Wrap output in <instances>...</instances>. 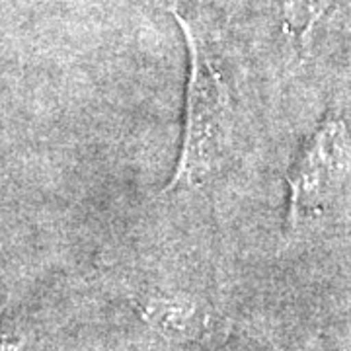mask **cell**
<instances>
[{
    "label": "cell",
    "mask_w": 351,
    "mask_h": 351,
    "mask_svg": "<svg viewBox=\"0 0 351 351\" xmlns=\"http://www.w3.org/2000/svg\"><path fill=\"white\" fill-rule=\"evenodd\" d=\"M188 45L189 73L186 88V119L180 158L164 193L203 186L225 160L230 145L232 108L213 43L195 18L172 8Z\"/></svg>",
    "instance_id": "6da1fadb"
},
{
    "label": "cell",
    "mask_w": 351,
    "mask_h": 351,
    "mask_svg": "<svg viewBox=\"0 0 351 351\" xmlns=\"http://www.w3.org/2000/svg\"><path fill=\"white\" fill-rule=\"evenodd\" d=\"M332 0H281L283 29L301 51L308 49L314 29L328 12Z\"/></svg>",
    "instance_id": "277c9868"
},
{
    "label": "cell",
    "mask_w": 351,
    "mask_h": 351,
    "mask_svg": "<svg viewBox=\"0 0 351 351\" xmlns=\"http://www.w3.org/2000/svg\"><path fill=\"white\" fill-rule=\"evenodd\" d=\"M348 168V137L341 119L328 115L302 143L287 172V226L297 228L336 189Z\"/></svg>",
    "instance_id": "7a4b0ae2"
},
{
    "label": "cell",
    "mask_w": 351,
    "mask_h": 351,
    "mask_svg": "<svg viewBox=\"0 0 351 351\" xmlns=\"http://www.w3.org/2000/svg\"><path fill=\"white\" fill-rule=\"evenodd\" d=\"M145 318L166 336L199 338L209 324V314L197 302L182 299H160L145 306Z\"/></svg>",
    "instance_id": "3957f363"
}]
</instances>
